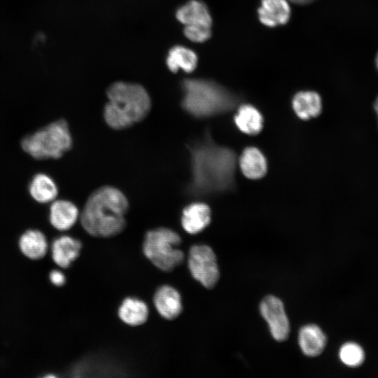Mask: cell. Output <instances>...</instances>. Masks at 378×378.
Masks as SVG:
<instances>
[{
	"instance_id": "obj_16",
	"label": "cell",
	"mask_w": 378,
	"mask_h": 378,
	"mask_svg": "<svg viewBox=\"0 0 378 378\" xmlns=\"http://www.w3.org/2000/svg\"><path fill=\"white\" fill-rule=\"evenodd\" d=\"M239 165L244 175L251 179L262 178L267 170L264 155L255 147H248L244 150L239 159Z\"/></svg>"
},
{
	"instance_id": "obj_4",
	"label": "cell",
	"mask_w": 378,
	"mask_h": 378,
	"mask_svg": "<svg viewBox=\"0 0 378 378\" xmlns=\"http://www.w3.org/2000/svg\"><path fill=\"white\" fill-rule=\"evenodd\" d=\"M182 108L195 118H206L227 112L239 98L219 84L209 80L188 78L183 80Z\"/></svg>"
},
{
	"instance_id": "obj_7",
	"label": "cell",
	"mask_w": 378,
	"mask_h": 378,
	"mask_svg": "<svg viewBox=\"0 0 378 378\" xmlns=\"http://www.w3.org/2000/svg\"><path fill=\"white\" fill-rule=\"evenodd\" d=\"M188 266L192 276L206 288L217 284L220 272L216 256L207 245H194L190 250Z\"/></svg>"
},
{
	"instance_id": "obj_1",
	"label": "cell",
	"mask_w": 378,
	"mask_h": 378,
	"mask_svg": "<svg viewBox=\"0 0 378 378\" xmlns=\"http://www.w3.org/2000/svg\"><path fill=\"white\" fill-rule=\"evenodd\" d=\"M190 181L186 192L192 197L207 196L235 188L236 153L217 144L206 130L202 139L188 146Z\"/></svg>"
},
{
	"instance_id": "obj_5",
	"label": "cell",
	"mask_w": 378,
	"mask_h": 378,
	"mask_svg": "<svg viewBox=\"0 0 378 378\" xmlns=\"http://www.w3.org/2000/svg\"><path fill=\"white\" fill-rule=\"evenodd\" d=\"M72 137L66 120L59 119L24 136L22 148L36 160L60 158L72 147Z\"/></svg>"
},
{
	"instance_id": "obj_17",
	"label": "cell",
	"mask_w": 378,
	"mask_h": 378,
	"mask_svg": "<svg viewBox=\"0 0 378 378\" xmlns=\"http://www.w3.org/2000/svg\"><path fill=\"white\" fill-rule=\"evenodd\" d=\"M292 105L296 115L303 120L318 116L322 110L321 97L313 91H301L296 93L293 97Z\"/></svg>"
},
{
	"instance_id": "obj_11",
	"label": "cell",
	"mask_w": 378,
	"mask_h": 378,
	"mask_svg": "<svg viewBox=\"0 0 378 378\" xmlns=\"http://www.w3.org/2000/svg\"><path fill=\"white\" fill-rule=\"evenodd\" d=\"M211 222V210L202 202L191 203L186 206L181 218L183 230L191 234L202 232Z\"/></svg>"
},
{
	"instance_id": "obj_22",
	"label": "cell",
	"mask_w": 378,
	"mask_h": 378,
	"mask_svg": "<svg viewBox=\"0 0 378 378\" xmlns=\"http://www.w3.org/2000/svg\"><path fill=\"white\" fill-rule=\"evenodd\" d=\"M234 122L241 132L254 135L262 130L263 118L256 108L249 104H244L238 108L234 116Z\"/></svg>"
},
{
	"instance_id": "obj_14",
	"label": "cell",
	"mask_w": 378,
	"mask_h": 378,
	"mask_svg": "<svg viewBox=\"0 0 378 378\" xmlns=\"http://www.w3.org/2000/svg\"><path fill=\"white\" fill-rule=\"evenodd\" d=\"M176 19L186 25L211 27L212 18L206 5L200 0H190L178 8Z\"/></svg>"
},
{
	"instance_id": "obj_20",
	"label": "cell",
	"mask_w": 378,
	"mask_h": 378,
	"mask_svg": "<svg viewBox=\"0 0 378 378\" xmlns=\"http://www.w3.org/2000/svg\"><path fill=\"white\" fill-rule=\"evenodd\" d=\"M166 64L173 73H176L179 69L186 73H191L197 67V56L191 49L178 45L169 50Z\"/></svg>"
},
{
	"instance_id": "obj_27",
	"label": "cell",
	"mask_w": 378,
	"mask_h": 378,
	"mask_svg": "<svg viewBox=\"0 0 378 378\" xmlns=\"http://www.w3.org/2000/svg\"><path fill=\"white\" fill-rule=\"evenodd\" d=\"M374 111H375V113L377 114V119H378V95L376 97L375 101L374 102Z\"/></svg>"
},
{
	"instance_id": "obj_13",
	"label": "cell",
	"mask_w": 378,
	"mask_h": 378,
	"mask_svg": "<svg viewBox=\"0 0 378 378\" xmlns=\"http://www.w3.org/2000/svg\"><path fill=\"white\" fill-rule=\"evenodd\" d=\"M82 243L77 239L64 235L56 238L51 246L53 261L59 267L66 268L80 255Z\"/></svg>"
},
{
	"instance_id": "obj_8",
	"label": "cell",
	"mask_w": 378,
	"mask_h": 378,
	"mask_svg": "<svg viewBox=\"0 0 378 378\" xmlns=\"http://www.w3.org/2000/svg\"><path fill=\"white\" fill-rule=\"evenodd\" d=\"M260 312L274 339L278 342L286 340L289 335L290 324L282 301L274 295H267L260 304Z\"/></svg>"
},
{
	"instance_id": "obj_2",
	"label": "cell",
	"mask_w": 378,
	"mask_h": 378,
	"mask_svg": "<svg viewBox=\"0 0 378 378\" xmlns=\"http://www.w3.org/2000/svg\"><path fill=\"white\" fill-rule=\"evenodd\" d=\"M128 201L118 188L102 186L88 198L80 214L83 229L97 237H111L120 233L126 225Z\"/></svg>"
},
{
	"instance_id": "obj_3",
	"label": "cell",
	"mask_w": 378,
	"mask_h": 378,
	"mask_svg": "<svg viewBox=\"0 0 378 378\" xmlns=\"http://www.w3.org/2000/svg\"><path fill=\"white\" fill-rule=\"evenodd\" d=\"M108 102L104 108L106 124L115 130L127 128L144 120L148 114L151 101L139 84L115 82L106 90Z\"/></svg>"
},
{
	"instance_id": "obj_24",
	"label": "cell",
	"mask_w": 378,
	"mask_h": 378,
	"mask_svg": "<svg viewBox=\"0 0 378 378\" xmlns=\"http://www.w3.org/2000/svg\"><path fill=\"white\" fill-rule=\"evenodd\" d=\"M185 36L195 43H202L211 36L210 26L206 25H186L183 29Z\"/></svg>"
},
{
	"instance_id": "obj_15",
	"label": "cell",
	"mask_w": 378,
	"mask_h": 378,
	"mask_svg": "<svg viewBox=\"0 0 378 378\" xmlns=\"http://www.w3.org/2000/svg\"><path fill=\"white\" fill-rule=\"evenodd\" d=\"M298 342L302 351L307 356L320 355L326 344V337L316 325L309 324L299 331Z\"/></svg>"
},
{
	"instance_id": "obj_21",
	"label": "cell",
	"mask_w": 378,
	"mask_h": 378,
	"mask_svg": "<svg viewBox=\"0 0 378 378\" xmlns=\"http://www.w3.org/2000/svg\"><path fill=\"white\" fill-rule=\"evenodd\" d=\"M118 316L122 322L129 326H141L148 319V308L147 304L139 299L127 298L118 309Z\"/></svg>"
},
{
	"instance_id": "obj_25",
	"label": "cell",
	"mask_w": 378,
	"mask_h": 378,
	"mask_svg": "<svg viewBox=\"0 0 378 378\" xmlns=\"http://www.w3.org/2000/svg\"><path fill=\"white\" fill-rule=\"evenodd\" d=\"M50 282L57 286H61L64 284L66 278L64 274L59 270H52L49 274Z\"/></svg>"
},
{
	"instance_id": "obj_19",
	"label": "cell",
	"mask_w": 378,
	"mask_h": 378,
	"mask_svg": "<svg viewBox=\"0 0 378 378\" xmlns=\"http://www.w3.org/2000/svg\"><path fill=\"white\" fill-rule=\"evenodd\" d=\"M29 192L36 202L46 204L55 200L58 194V188L55 181L50 176L38 173L31 180Z\"/></svg>"
},
{
	"instance_id": "obj_10",
	"label": "cell",
	"mask_w": 378,
	"mask_h": 378,
	"mask_svg": "<svg viewBox=\"0 0 378 378\" xmlns=\"http://www.w3.org/2000/svg\"><path fill=\"white\" fill-rule=\"evenodd\" d=\"M258 13L262 24L274 27L286 24L291 10L287 0H261Z\"/></svg>"
},
{
	"instance_id": "obj_23",
	"label": "cell",
	"mask_w": 378,
	"mask_h": 378,
	"mask_svg": "<svg viewBox=\"0 0 378 378\" xmlns=\"http://www.w3.org/2000/svg\"><path fill=\"white\" fill-rule=\"evenodd\" d=\"M340 360L349 367H358L365 360V353L363 348L355 342L344 344L339 351Z\"/></svg>"
},
{
	"instance_id": "obj_28",
	"label": "cell",
	"mask_w": 378,
	"mask_h": 378,
	"mask_svg": "<svg viewBox=\"0 0 378 378\" xmlns=\"http://www.w3.org/2000/svg\"><path fill=\"white\" fill-rule=\"evenodd\" d=\"M375 63H376V67H377V69L378 71V52L376 55V58H375Z\"/></svg>"
},
{
	"instance_id": "obj_26",
	"label": "cell",
	"mask_w": 378,
	"mask_h": 378,
	"mask_svg": "<svg viewBox=\"0 0 378 378\" xmlns=\"http://www.w3.org/2000/svg\"><path fill=\"white\" fill-rule=\"evenodd\" d=\"M288 1L296 4L304 5V4H308L311 3L313 0H288Z\"/></svg>"
},
{
	"instance_id": "obj_9",
	"label": "cell",
	"mask_w": 378,
	"mask_h": 378,
	"mask_svg": "<svg viewBox=\"0 0 378 378\" xmlns=\"http://www.w3.org/2000/svg\"><path fill=\"white\" fill-rule=\"evenodd\" d=\"M153 302L160 315L167 320L177 318L183 309L180 293L168 285L158 288L153 297Z\"/></svg>"
},
{
	"instance_id": "obj_6",
	"label": "cell",
	"mask_w": 378,
	"mask_h": 378,
	"mask_svg": "<svg viewBox=\"0 0 378 378\" xmlns=\"http://www.w3.org/2000/svg\"><path fill=\"white\" fill-rule=\"evenodd\" d=\"M181 244V237L176 232L161 227L146 232L143 251L157 268L171 272L183 262L184 253L179 248Z\"/></svg>"
},
{
	"instance_id": "obj_12",
	"label": "cell",
	"mask_w": 378,
	"mask_h": 378,
	"mask_svg": "<svg viewBox=\"0 0 378 378\" xmlns=\"http://www.w3.org/2000/svg\"><path fill=\"white\" fill-rule=\"evenodd\" d=\"M79 216V211L73 202L66 200H55L52 202L49 220L55 229L61 231L70 229Z\"/></svg>"
},
{
	"instance_id": "obj_18",
	"label": "cell",
	"mask_w": 378,
	"mask_h": 378,
	"mask_svg": "<svg viewBox=\"0 0 378 378\" xmlns=\"http://www.w3.org/2000/svg\"><path fill=\"white\" fill-rule=\"evenodd\" d=\"M19 248L27 258L38 260L46 255L48 245L44 234L38 230H28L20 237Z\"/></svg>"
}]
</instances>
